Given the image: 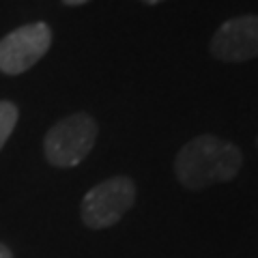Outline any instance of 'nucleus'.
<instances>
[{
  "mask_svg": "<svg viewBox=\"0 0 258 258\" xmlns=\"http://www.w3.org/2000/svg\"><path fill=\"white\" fill-rule=\"evenodd\" d=\"M243 168L237 144L215 134H200L183 144L174 157V176L185 189L200 191L215 183H228Z\"/></svg>",
  "mask_w": 258,
  "mask_h": 258,
  "instance_id": "obj_1",
  "label": "nucleus"
},
{
  "mask_svg": "<svg viewBox=\"0 0 258 258\" xmlns=\"http://www.w3.org/2000/svg\"><path fill=\"white\" fill-rule=\"evenodd\" d=\"M97 120L86 112L60 118L47 129L43 138V155L54 168H76L91 155L97 142Z\"/></svg>",
  "mask_w": 258,
  "mask_h": 258,
  "instance_id": "obj_2",
  "label": "nucleus"
},
{
  "mask_svg": "<svg viewBox=\"0 0 258 258\" xmlns=\"http://www.w3.org/2000/svg\"><path fill=\"white\" fill-rule=\"evenodd\" d=\"M136 194H138L136 183L123 174L97 183L84 194L82 203H80L82 224L91 230L112 228L134 207Z\"/></svg>",
  "mask_w": 258,
  "mask_h": 258,
  "instance_id": "obj_3",
  "label": "nucleus"
},
{
  "mask_svg": "<svg viewBox=\"0 0 258 258\" xmlns=\"http://www.w3.org/2000/svg\"><path fill=\"white\" fill-rule=\"evenodd\" d=\"M54 41L52 28L45 22H32L15 28L0 39V74L22 76L50 52Z\"/></svg>",
  "mask_w": 258,
  "mask_h": 258,
  "instance_id": "obj_4",
  "label": "nucleus"
},
{
  "mask_svg": "<svg viewBox=\"0 0 258 258\" xmlns=\"http://www.w3.org/2000/svg\"><path fill=\"white\" fill-rule=\"evenodd\" d=\"M209 50L222 62H247L258 58V15L226 20L211 37Z\"/></svg>",
  "mask_w": 258,
  "mask_h": 258,
  "instance_id": "obj_5",
  "label": "nucleus"
},
{
  "mask_svg": "<svg viewBox=\"0 0 258 258\" xmlns=\"http://www.w3.org/2000/svg\"><path fill=\"white\" fill-rule=\"evenodd\" d=\"M20 120V108L9 99H0V151L11 138L15 125Z\"/></svg>",
  "mask_w": 258,
  "mask_h": 258,
  "instance_id": "obj_6",
  "label": "nucleus"
},
{
  "mask_svg": "<svg viewBox=\"0 0 258 258\" xmlns=\"http://www.w3.org/2000/svg\"><path fill=\"white\" fill-rule=\"evenodd\" d=\"M0 258H13V252L9 245H5L3 241H0Z\"/></svg>",
  "mask_w": 258,
  "mask_h": 258,
  "instance_id": "obj_7",
  "label": "nucleus"
},
{
  "mask_svg": "<svg viewBox=\"0 0 258 258\" xmlns=\"http://www.w3.org/2000/svg\"><path fill=\"white\" fill-rule=\"evenodd\" d=\"M86 3H91V0H62V5H67V7H80Z\"/></svg>",
  "mask_w": 258,
  "mask_h": 258,
  "instance_id": "obj_8",
  "label": "nucleus"
},
{
  "mask_svg": "<svg viewBox=\"0 0 258 258\" xmlns=\"http://www.w3.org/2000/svg\"><path fill=\"white\" fill-rule=\"evenodd\" d=\"M142 5H159V3H164V0H140Z\"/></svg>",
  "mask_w": 258,
  "mask_h": 258,
  "instance_id": "obj_9",
  "label": "nucleus"
},
{
  "mask_svg": "<svg viewBox=\"0 0 258 258\" xmlns=\"http://www.w3.org/2000/svg\"><path fill=\"white\" fill-rule=\"evenodd\" d=\"M256 147H258V136H256Z\"/></svg>",
  "mask_w": 258,
  "mask_h": 258,
  "instance_id": "obj_10",
  "label": "nucleus"
}]
</instances>
